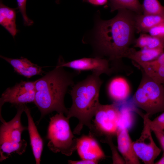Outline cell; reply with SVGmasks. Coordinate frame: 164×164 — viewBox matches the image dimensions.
<instances>
[{
    "mask_svg": "<svg viewBox=\"0 0 164 164\" xmlns=\"http://www.w3.org/2000/svg\"><path fill=\"white\" fill-rule=\"evenodd\" d=\"M137 14L126 9L118 10L113 18L101 21L97 28L96 47L115 70L123 58H128L135 39V18Z\"/></svg>",
    "mask_w": 164,
    "mask_h": 164,
    "instance_id": "cell-1",
    "label": "cell"
},
{
    "mask_svg": "<svg viewBox=\"0 0 164 164\" xmlns=\"http://www.w3.org/2000/svg\"><path fill=\"white\" fill-rule=\"evenodd\" d=\"M63 67L56 65L37 80L34 103L40 112V120L54 111L66 114L68 111L65 105L64 97L68 87L74 85L75 74L67 72Z\"/></svg>",
    "mask_w": 164,
    "mask_h": 164,
    "instance_id": "cell-2",
    "label": "cell"
},
{
    "mask_svg": "<svg viewBox=\"0 0 164 164\" xmlns=\"http://www.w3.org/2000/svg\"><path fill=\"white\" fill-rule=\"evenodd\" d=\"M101 74L95 72L73 86L70 94L72 105L68 109L67 117H76L79 123L73 133L79 135L84 125L92 127L91 120L100 105L99 94L103 82Z\"/></svg>",
    "mask_w": 164,
    "mask_h": 164,
    "instance_id": "cell-3",
    "label": "cell"
},
{
    "mask_svg": "<svg viewBox=\"0 0 164 164\" xmlns=\"http://www.w3.org/2000/svg\"><path fill=\"white\" fill-rule=\"evenodd\" d=\"M24 105L16 106L17 112L11 121L2 122L0 128V161L8 158L13 153L21 155L26 151L27 143L21 139L22 132L27 129L21 122Z\"/></svg>",
    "mask_w": 164,
    "mask_h": 164,
    "instance_id": "cell-4",
    "label": "cell"
},
{
    "mask_svg": "<svg viewBox=\"0 0 164 164\" xmlns=\"http://www.w3.org/2000/svg\"><path fill=\"white\" fill-rule=\"evenodd\" d=\"M70 118L58 113L50 118L48 128L47 146L54 153L71 155L77 150V139L71 130Z\"/></svg>",
    "mask_w": 164,
    "mask_h": 164,
    "instance_id": "cell-5",
    "label": "cell"
},
{
    "mask_svg": "<svg viewBox=\"0 0 164 164\" xmlns=\"http://www.w3.org/2000/svg\"><path fill=\"white\" fill-rule=\"evenodd\" d=\"M142 79L132 100L150 118L164 111V84L154 81L142 70Z\"/></svg>",
    "mask_w": 164,
    "mask_h": 164,
    "instance_id": "cell-6",
    "label": "cell"
},
{
    "mask_svg": "<svg viewBox=\"0 0 164 164\" xmlns=\"http://www.w3.org/2000/svg\"><path fill=\"white\" fill-rule=\"evenodd\" d=\"M143 119V129L139 138L133 142L134 150L138 158L145 164H154L161 150L155 142L152 135L149 117L146 114L142 116Z\"/></svg>",
    "mask_w": 164,
    "mask_h": 164,
    "instance_id": "cell-7",
    "label": "cell"
},
{
    "mask_svg": "<svg viewBox=\"0 0 164 164\" xmlns=\"http://www.w3.org/2000/svg\"><path fill=\"white\" fill-rule=\"evenodd\" d=\"M36 80L22 81L7 88L0 99V117L2 107L5 103L9 102L17 106L34 102Z\"/></svg>",
    "mask_w": 164,
    "mask_h": 164,
    "instance_id": "cell-8",
    "label": "cell"
},
{
    "mask_svg": "<svg viewBox=\"0 0 164 164\" xmlns=\"http://www.w3.org/2000/svg\"><path fill=\"white\" fill-rule=\"evenodd\" d=\"M120 114L119 108L115 103L111 104H100L94 115L96 126L108 135L116 134Z\"/></svg>",
    "mask_w": 164,
    "mask_h": 164,
    "instance_id": "cell-9",
    "label": "cell"
},
{
    "mask_svg": "<svg viewBox=\"0 0 164 164\" xmlns=\"http://www.w3.org/2000/svg\"><path fill=\"white\" fill-rule=\"evenodd\" d=\"M57 65L78 71L91 70L101 74L111 75L114 70L108 60L98 57L83 58L68 62H65L62 57H60Z\"/></svg>",
    "mask_w": 164,
    "mask_h": 164,
    "instance_id": "cell-10",
    "label": "cell"
},
{
    "mask_svg": "<svg viewBox=\"0 0 164 164\" xmlns=\"http://www.w3.org/2000/svg\"><path fill=\"white\" fill-rule=\"evenodd\" d=\"M77 150L81 159L98 161L105 156L97 142L91 136L84 135L77 138Z\"/></svg>",
    "mask_w": 164,
    "mask_h": 164,
    "instance_id": "cell-11",
    "label": "cell"
},
{
    "mask_svg": "<svg viewBox=\"0 0 164 164\" xmlns=\"http://www.w3.org/2000/svg\"><path fill=\"white\" fill-rule=\"evenodd\" d=\"M118 148L126 164H140L139 158L134 150L133 142L129 134L128 130H118L116 133Z\"/></svg>",
    "mask_w": 164,
    "mask_h": 164,
    "instance_id": "cell-12",
    "label": "cell"
},
{
    "mask_svg": "<svg viewBox=\"0 0 164 164\" xmlns=\"http://www.w3.org/2000/svg\"><path fill=\"white\" fill-rule=\"evenodd\" d=\"M27 117L28 130L29 135L30 144L36 164H40L43 149V142L32 116L30 109L26 104L24 111Z\"/></svg>",
    "mask_w": 164,
    "mask_h": 164,
    "instance_id": "cell-13",
    "label": "cell"
},
{
    "mask_svg": "<svg viewBox=\"0 0 164 164\" xmlns=\"http://www.w3.org/2000/svg\"><path fill=\"white\" fill-rule=\"evenodd\" d=\"M0 57L9 63L16 73L27 78L43 73L42 67L32 63L26 58L13 59L2 55H0Z\"/></svg>",
    "mask_w": 164,
    "mask_h": 164,
    "instance_id": "cell-14",
    "label": "cell"
},
{
    "mask_svg": "<svg viewBox=\"0 0 164 164\" xmlns=\"http://www.w3.org/2000/svg\"><path fill=\"white\" fill-rule=\"evenodd\" d=\"M130 91V87L127 81L121 77L113 79L108 86L109 95L115 103L125 101L129 97Z\"/></svg>",
    "mask_w": 164,
    "mask_h": 164,
    "instance_id": "cell-15",
    "label": "cell"
},
{
    "mask_svg": "<svg viewBox=\"0 0 164 164\" xmlns=\"http://www.w3.org/2000/svg\"><path fill=\"white\" fill-rule=\"evenodd\" d=\"M16 9L5 5L0 2V24L14 38L18 32L16 23Z\"/></svg>",
    "mask_w": 164,
    "mask_h": 164,
    "instance_id": "cell-16",
    "label": "cell"
},
{
    "mask_svg": "<svg viewBox=\"0 0 164 164\" xmlns=\"http://www.w3.org/2000/svg\"><path fill=\"white\" fill-rule=\"evenodd\" d=\"M164 22V15L137 14L135 18L136 32L146 33L152 27Z\"/></svg>",
    "mask_w": 164,
    "mask_h": 164,
    "instance_id": "cell-17",
    "label": "cell"
},
{
    "mask_svg": "<svg viewBox=\"0 0 164 164\" xmlns=\"http://www.w3.org/2000/svg\"><path fill=\"white\" fill-rule=\"evenodd\" d=\"M163 52V48H143L137 51L134 47L132 48L131 53L128 58L137 64L153 60Z\"/></svg>",
    "mask_w": 164,
    "mask_h": 164,
    "instance_id": "cell-18",
    "label": "cell"
},
{
    "mask_svg": "<svg viewBox=\"0 0 164 164\" xmlns=\"http://www.w3.org/2000/svg\"><path fill=\"white\" fill-rule=\"evenodd\" d=\"M134 44V47L141 49L164 48V39L146 33H141L139 36L135 39Z\"/></svg>",
    "mask_w": 164,
    "mask_h": 164,
    "instance_id": "cell-19",
    "label": "cell"
},
{
    "mask_svg": "<svg viewBox=\"0 0 164 164\" xmlns=\"http://www.w3.org/2000/svg\"><path fill=\"white\" fill-rule=\"evenodd\" d=\"M111 12L124 9L137 14H142V4L139 0H109Z\"/></svg>",
    "mask_w": 164,
    "mask_h": 164,
    "instance_id": "cell-20",
    "label": "cell"
},
{
    "mask_svg": "<svg viewBox=\"0 0 164 164\" xmlns=\"http://www.w3.org/2000/svg\"><path fill=\"white\" fill-rule=\"evenodd\" d=\"M119 109L120 114L118 123V130L123 129L129 130L134 121L132 111L131 109L127 107H123Z\"/></svg>",
    "mask_w": 164,
    "mask_h": 164,
    "instance_id": "cell-21",
    "label": "cell"
},
{
    "mask_svg": "<svg viewBox=\"0 0 164 164\" xmlns=\"http://www.w3.org/2000/svg\"><path fill=\"white\" fill-rule=\"evenodd\" d=\"M142 6L143 14L164 15V7L158 0H143Z\"/></svg>",
    "mask_w": 164,
    "mask_h": 164,
    "instance_id": "cell-22",
    "label": "cell"
},
{
    "mask_svg": "<svg viewBox=\"0 0 164 164\" xmlns=\"http://www.w3.org/2000/svg\"><path fill=\"white\" fill-rule=\"evenodd\" d=\"M141 68L154 81L159 84H164V64L155 67Z\"/></svg>",
    "mask_w": 164,
    "mask_h": 164,
    "instance_id": "cell-23",
    "label": "cell"
},
{
    "mask_svg": "<svg viewBox=\"0 0 164 164\" xmlns=\"http://www.w3.org/2000/svg\"><path fill=\"white\" fill-rule=\"evenodd\" d=\"M17 8L21 13L23 19L24 25L26 26H30L33 24V21L30 19L26 13V6L27 0H16Z\"/></svg>",
    "mask_w": 164,
    "mask_h": 164,
    "instance_id": "cell-24",
    "label": "cell"
},
{
    "mask_svg": "<svg viewBox=\"0 0 164 164\" xmlns=\"http://www.w3.org/2000/svg\"><path fill=\"white\" fill-rule=\"evenodd\" d=\"M149 124L152 131L164 130V111L153 120H150Z\"/></svg>",
    "mask_w": 164,
    "mask_h": 164,
    "instance_id": "cell-25",
    "label": "cell"
},
{
    "mask_svg": "<svg viewBox=\"0 0 164 164\" xmlns=\"http://www.w3.org/2000/svg\"><path fill=\"white\" fill-rule=\"evenodd\" d=\"M137 64L141 68L155 67L164 64V52L153 60L146 62L140 63Z\"/></svg>",
    "mask_w": 164,
    "mask_h": 164,
    "instance_id": "cell-26",
    "label": "cell"
},
{
    "mask_svg": "<svg viewBox=\"0 0 164 164\" xmlns=\"http://www.w3.org/2000/svg\"><path fill=\"white\" fill-rule=\"evenodd\" d=\"M148 32L152 36L164 39V22L151 28Z\"/></svg>",
    "mask_w": 164,
    "mask_h": 164,
    "instance_id": "cell-27",
    "label": "cell"
},
{
    "mask_svg": "<svg viewBox=\"0 0 164 164\" xmlns=\"http://www.w3.org/2000/svg\"><path fill=\"white\" fill-rule=\"evenodd\" d=\"M153 132L159 141L164 153V131H153Z\"/></svg>",
    "mask_w": 164,
    "mask_h": 164,
    "instance_id": "cell-28",
    "label": "cell"
},
{
    "mask_svg": "<svg viewBox=\"0 0 164 164\" xmlns=\"http://www.w3.org/2000/svg\"><path fill=\"white\" fill-rule=\"evenodd\" d=\"M98 161L82 159L79 161H73L69 160L68 163L72 164H97Z\"/></svg>",
    "mask_w": 164,
    "mask_h": 164,
    "instance_id": "cell-29",
    "label": "cell"
},
{
    "mask_svg": "<svg viewBox=\"0 0 164 164\" xmlns=\"http://www.w3.org/2000/svg\"><path fill=\"white\" fill-rule=\"evenodd\" d=\"M90 3L97 5H102L105 4L108 0H85Z\"/></svg>",
    "mask_w": 164,
    "mask_h": 164,
    "instance_id": "cell-30",
    "label": "cell"
},
{
    "mask_svg": "<svg viewBox=\"0 0 164 164\" xmlns=\"http://www.w3.org/2000/svg\"><path fill=\"white\" fill-rule=\"evenodd\" d=\"M154 164H164V153H163L161 159Z\"/></svg>",
    "mask_w": 164,
    "mask_h": 164,
    "instance_id": "cell-31",
    "label": "cell"
},
{
    "mask_svg": "<svg viewBox=\"0 0 164 164\" xmlns=\"http://www.w3.org/2000/svg\"><path fill=\"white\" fill-rule=\"evenodd\" d=\"M56 2L57 3H58V2H59V0H56Z\"/></svg>",
    "mask_w": 164,
    "mask_h": 164,
    "instance_id": "cell-32",
    "label": "cell"
}]
</instances>
